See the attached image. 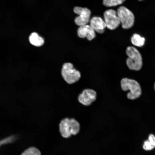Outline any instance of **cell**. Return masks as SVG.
<instances>
[{
    "label": "cell",
    "mask_w": 155,
    "mask_h": 155,
    "mask_svg": "<svg viewBox=\"0 0 155 155\" xmlns=\"http://www.w3.org/2000/svg\"><path fill=\"white\" fill-rule=\"evenodd\" d=\"M21 155H41V153L37 148L31 147L25 150Z\"/></svg>",
    "instance_id": "obj_14"
},
{
    "label": "cell",
    "mask_w": 155,
    "mask_h": 155,
    "mask_svg": "<svg viewBox=\"0 0 155 155\" xmlns=\"http://www.w3.org/2000/svg\"><path fill=\"white\" fill-rule=\"evenodd\" d=\"M30 42L33 45L37 46H39L43 44L44 40L36 32L32 33L29 37Z\"/></svg>",
    "instance_id": "obj_11"
},
{
    "label": "cell",
    "mask_w": 155,
    "mask_h": 155,
    "mask_svg": "<svg viewBox=\"0 0 155 155\" xmlns=\"http://www.w3.org/2000/svg\"><path fill=\"white\" fill-rule=\"evenodd\" d=\"M104 17L106 27L110 30L115 29L121 23L117 13L113 9L106 11L104 13Z\"/></svg>",
    "instance_id": "obj_6"
},
{
    "label": "cell",
    "mask_w": 155,
    "mask_h": 155,
    "mask_svg": "<svg viewBox=\"0 0 155 155\" xmlns=\"http://www.w3.org/2000/svg\"><path fill=\"white\" fill-rule=\"evenodd\" d=\"M117 13L123 28L129 29L133 26L135 18L130 10L124 6H121L118 8Z\"/></svg>",
    "instance_id": "obj_5"
},
{
    "label": "cell",
    "mask_w": 155,
    "mask_h": 155,
    "mask_svg": "<svg viewBox=\"0 0 155 155\" xmlns=\"http://www.w3.org/2000/svg\"><path fill=\"white\" fill-rule=\"evenodd\" d=\"M60 133L65 138H68L72 135H76L80 131V123L73 118H65L62 119L59 124Z\"/></svg>",
    "instance_id": "obj_1"
},
{
    "label": "cell",
    "mask_w": 155,
    "mask_h": 155,
    "mask_svg": "<svg viewBox=\"0 0 155 155\" xmlns=\"http://www.w3.org/2000/svg\"><path fill=\"white\" fill-rule=\"evenodd\" d=\"M154 90H155V83H154Z\"/></svg>",
    "instance_id": "obj_16"
},
{
    "label": "cell",
    "mask_w": 155,
    "mask_h": 155,
    "mask_svg": "<svg viewBox=\"0 0 155 155\" xmlns=\"http://www.w3.org/2000/svg\"><path fill=\"white\" fill-rule=\"evenodd\" d=\"M131 41L132 44L134 45L141 47L144 45L145 39L139 34L135 33L131 37Z\"/></svg>",
    "instance_id": "obj_13"
},
{
    "label": "cell",
    "mask_w": 155,
    "mask_h": 155,
    "mask_svg": "<svg viewBox=\"0 0 155 155\" xmlns=\"http://www.w3.org/2000/svg\"><path fill=\"white\" fill-rule=\"evenodd\" d=\"M79 37L81 38H86L91 40L96 37L95 31L90 25H86L80 26L77 31Z\"/></svg>",
    "instance_id": "obj_9"
},
{
    "label": "cell",
    "mask_w": 155,
    "mask_h": 155,
    "mask_svg": "<svg viewBox=\"0 0 155 155\" xmlns=\"http://www.w3.org/2000/svg\"><path fill=\"white\" fill-rule=\"evenodd\" d=\"M125 0H103V4L106 7L116 6L122 4Z\"/></svg>",
    "instance_id": "obj_15"
},
{
    "label": "cell",
    "mask_w": 155,
    "mask_h": 155,
    "mask_svg": "<svg viewBox=\"0 0 155 155\" xmlns=\"http://www.w3.org/2000/svg\"><path fill=\"white\" fill-rule=\"evenodd\" d=\"M139 1H141V0H139Z\"/></svg>",
    "instance_id": "obj_17"
},
{
    "label": "cell",
    "mask_w": 155,
    "mask_h": 155,
    "mask_svg": "<svg viewBox=\"0 0 155 155\" xmlns=\"http://www.w3.org/2000/svg\"><path fill=\"white\" fill-rule=\"evenodd\" d=\"M90 24L95 31L100 34L104 32L106 27L104 21L98 17H93L90 20Z\"/></svg>",
    "instance_id": "obj_10"
},
{
    "label": "cell",
    "mask_w": 155,
    "mask_h": 155,
    "mask_svg": "<svg viewBox=\"0 0 155 155\" xmlns=\"http://www.w3.org/2000/svg\"><path fill=\"white\" fill-rule=\"evenodd\" d=\"M121 86L123 91H129L127 95L129 99H136L141 95L142 90L140 85L134 80L126 78H123L121 81Z\"/></svg>",
    "instance_id": "obj_2"
},
{
    "label": "cell",
    "mask_w": 155,
    "mask_h": 155,
    "mask_svg": "<svg viewBox=\"0 0 155 155\" xmlns=\"http://www.w3.org/2000/svg\"><path fill=\"white\" fill-rule=\"evenodd\" d=\"M97 94L94 90L87 88L83 90L78 97L79 102L83 105L90 106L96 99Z\"/></svg>",
    "instance_id": "obj_8"
},
{
    "label": "cell",
    "mask_w": 155,
    "mask_h": 155,
    "mask_svg": "<svg viewBox=\"0 0 155 155\" xmlns=\"http://www.w3.org/2000/svg\"><path fill=\"white\" fill-rule=\"evenodd\" d=\"M73 11L75 13L79 15L74 20L77 25L80 26L88 23L91 13L89 9L86 8L76 7L74 8Z\"/></svg>",
    "instance_id": "obj_7"
},
{
    "label": "cell",
    "mask_w": 155,
    "mask_h": 155,
    "mask_svg": "<svg viewBox=\"0 0 155 155\" xmlns=\"http://www.w3.org/2000/svg\"><path fill=\"white\" fill-rule=\"evenodd\" d=\"M143 149L146 150H151L155 148V136L150 134L148 140L145 141L143 146Z\"/></svg>",
    "instance_id": "obj_12"
},
{
    "label": "cell",
    "mask_w": 155,
    "mask_h": 155,
    "mask_svg": "<svg viewBox=\"0 0 155 155\" xmlns=\"http://www.w3.org/2000/svg\"><path fill=\"white\" fill-rule=\"evenodd\" d=\"M62 76L65 81L69 84L78 81L81 78L80 72L75 69L73 64L70 63H64L61 70Z\"/></svg>",
    "instance_id": "obj_4"
},
{
    "label": "cell",
    "mask_w": 155,
    "mask_h": 155,
    "mask_svg": "<svg viewBox=\"0 0 155 155\" xmlns=\"http://www.w3.org/2000/svg\"><path fill=\"white\" fill-rule=\"evenodd\" d=\"M126 53L128 58L126 60V64L130 69L139 70L142 65L141 55L138 51L134 47L128 46L126 50Z\"/></svg>",
    "instance_id": "obj_3"
}]
</instances>
